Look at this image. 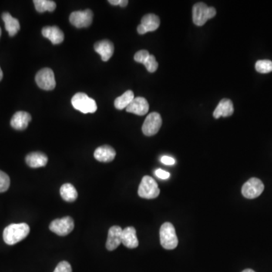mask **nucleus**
<instances>
[{
    "label": "nucleus",
    "instance_id": "6",
    "mask_svg": "<svg viewBox=\"0 0 272 272\" xmlns=\"http://www.w3.org/2000/svg\"><path fill=\"white\" fill-rule=\"evenodd\" d=\"M264 184L257 178H251L242 187V194L247 199H255L264 191Z\"/></svg>",
    "mask_w": 272,
    "mask_h": 272
},
{
    "label": "nucleus",
    "instance_id": "33",
    "mask_svg": "<svg viewBox=\"0 0 272 272\" xmlns=\"http://www.w3.org/2000/svg\"><path fill=\"white\" fill-rule=\"evenodd\" d=\"M216 15V8H213V7H209V8H208V18L211 19V18H214Z\"/></svg>",
    "mask_w": 272,
    "mask_h": 272
},
{
    "label": "nucleus",
    "instance_id": "7",
    "mask_svg": "<svg viewBox=\"0 0 272 272\" xmlns=\"http://www.w3.org/2000/svg\"><path fill=\"white\" fill-rule=\"evenodd\" d=\"M74 229V219L70 216L55 219L51 222L49 229L59 236L68 235Z\"/></svg>",
    "mask_w": 272,
    "mask_h": 272
},
{
    "label": "nucleus",
    "instance_id": "11",
    "mask_svg": "<svg viewBox=\"0 0 272 272\" xmlns=\"http://www.w3.org/2000/svg\"><path fill=\"white\" fill-rule=\"evenodd\" d=\"M208 8L209 7L203 2H198L194 5L193 10H192V13H193L192 16H193L194 23L196 24V26H203L209 20Z\"/></svg>",
    "mask_w": 272,
    "mask_h": 272
},
{
    "label": "nucleus",
    "instance_id": "23",
    "mask_svg": "<svg viewBox=\"0 0 272 272\" xmlns=\"http://www.w3.org/2000/svg\"><path fill=\"white\" fill-rule=\"evenodd\" d=\"M134 93L132 90H128L115 99V106L117 109L122 110L127 108L134 100Z\"/></svg>",
    "mask_w": 272,
    "mask_h": 272
},
{
    "label": "nucleus",
    "instance_id": "18",
    "mask_svg": "<svg viewBox=\"0 0 272 272\" xmlns=\"http://www.w3.org/2000/svg\"><path fill=\"white\" fill-rule=\"evenodd\" d=\"M233 113V105L232 101L227 98H224L220 101L216 110L213 112V117L216 119H219L221 117H228L232 116Z\"/></svg>",
    "mask_w": 272,
    "mask_h": 272
},
{
    "label": "nucleus",
    "instance_id": "15",
    "mask_svg": "<svg viewBox=\"0 0 272 272\" xmlns=\"http://www.w3.org/2000/svg\"><path fill=\"white\" fill-rule=\"evenodd\" d=\"M42 34L45 38L49 39L53 45H58L65 39L63 31L56 26L45 27L42 28Z\"/></svg>",
    "mask_w": 272,
    "mask_h": 272
},
{
    "label": "nucleus",
    "instance_id": "14",
    "mask_svg": "<svg viewBox=\"0 0 272 272\" xmlns=\"http://www.w3.org/2000/svg\"><path fill=\"white\" fill-rule=\"evenodd\" d=\"M31 121V115L25 111H18L11 119V127L16 130H24Z\"/></svg>",
    "mask_w": 272,
    "mask_h": 272
},
{
    "label": "nucleus",
    "instance_id": "28",
    "mask_svg": "<svg viewBox=\"0 0 272 272\" xmlns=\"http://www.w3.org/2000/svg\"><path fill=\"white\" fill-rule=\"evenodd\" d=\"M150 53L147 50H141L135 53L134 59L138 63L145 64V61L150 57Z\"/></svg>",
    "mask_w": 272,
    "mask_h": 272
},
{
    "label": "nucleus",
    "instance_id": "1",
    "mask_svg": "<svg viewBox=\"0 0 272 272\" xmlns=\"http://www.w3.org/2000/svg\"><path fill=\"white\" fill-rule=\"evenodd\" d=\"M29 226L26 223L11 224L3 232V240L8 245H14L26 238L29 234Z\"/></svg>",
    "mask_w": 272,
    "mask_h": 272
},
{
    "label": "nucleus",
    "instance_id": "34",
    "mask_svg": "<svg viewBox=\"0 0 272 272\" xmlns=\"http://www.w3.org/2000/svg\"><path fill=\"white\" fill-rule=\"evenodd\" d=\"M137 31L139 34H145L147 33L146 30L142 26V24H139V26H138Z\"/></svg>",
    "mask_w": 272,
    "mask_h": 272
},
{
    "label": "nucleus",
    "instance_id": "17",
    "mask_svg": "<svg viewBox=\"0 0 272 272\" xmlns=\"http://www.w3.org/2000/svg\"><path fill=\"white\" fill-rule=\"evenodd\" d=\"M122 243L129 249L136 248L139 246V240L135 228L127 227L122 229Z\"/></svg>",
    "mask_w": 272,
    "mask_h": 272
},
{
    "label": "nucleus",
    "instance_id": "13",
    "mask_svg": "<svg viewBox=\"0 0 272 272\" xmlns=\"http://www.w3.org/2000/svg\"><path fill=\"white\" fill-rule=\"evenodd\" d=\"M129 113L135 114L139 116H144L149 111V104L145 98L137 97L134 98L130 105L126 108Z\"/></svg>",
    "mask_w": 272,
    "mask_h": 272
},
{
    "label": "nucleus",
    "instance_id": "5",
    "mask_svg": "<svg viewBox=\"0 0 272 272\" xmlns=\"http://www.w3.org/2000/svg\"><path fill=\"white\" fill-rule=\"evenodd\" d=\"M36 82L40 89L44 90H52L56 86L55 74L50 68H43L37 73Z\"/></svg>",
    "mask_w": 272,
    "mask_h": 272
},
{
    "label": "nucleus",
    "instance_id": "9",
    "mask_svg": "<svg viewBox=\"0 0 272 272\" xmlns=\"http://www.w3.org/2000/svg\"><path fill=\"white\" fill-rule=\"evenodd\" d=\"M161 126V116L156 112H153L145 119L142 126V132L146 136H153L159 132Z\"/></svg>",
    "mask_w": 272,
    "mask_h": 272
},
{
    "label": "nucleus",
    "instance_id": "36",
    "mask_svg": "<svg viewBox=\"0 0 272 272\" xmlns=\"http://www.w3.org/2000/svg\"><path fill=\"white\" fill-rule=\"evenodd\" d=\"M254 272V271L252 270V269H245V270H243V272Z\"/></svg>",
    "mask_w": 272,
    "mask_h": 272
},
{
    "label": "nucleus",
    "instance_id": "19",
    "mask_svg": "<svg viewBox=\"0 0 272 272\" xmlns=\"http://www.w3.org/2000/svg\"><path fill=\"white\" fill-rule=\"evenodd\" d=\"M25 160L30 167H43L48 163V156L42 152H33L27 155Z\"/></svg>",
    "mask_w": 272,
    "mask_h": 272
},
{
    "label": "nucleus",
    "instance_id": "2",
    "mask_svg": "<svg viewBox=\"0 0 272 272\" xmlns=\"http://www.w3.org/2000/svg\"><path fill=\"white\" fill-rule=\"evenodd\" d=\"M160 243L166 250L176 248L179 243L174 226L170 222H165L159 229Z\"/></svg>",
    "mask_w": 272,
    "mask_h": 272
},
{
    "label": "nucleus",
    "instance_id": "20",
    "mask_svg": "<svg viewBox=\"0 0 272 272\" xmlns=\"http://www.w3.org/2000/svg\"><path fill=\"white\" fill-rule=\"evenodd\" d=\"M2 18L5 23V30L8 31L10 37L16 35L21 28L18 20L13 18L8 12H4L2 14Z\"/></svg>",
    "mask_w": 272,
    "mask_h": 272
},
{
    "label": "nucleus",
    "instance_id": "21",
    "mask_svg": "<svg viewBox=\"0 0 272 272\" xmlns=\"http://www.w3.org/2000/svg\"><path fill=\"white\" fill-rule=\"evenodd\" d=\"M60 194L64 200L72 203L78 199V193L74 185L70 183L64 184L60 189Z\"/></svg>",
    "mask_w": 272,
    "mask_h": 272
},
{
    "label": "nucleus",
    "instance_id": "32",
    "mask_svg": "<svg viewBox=\"0 0 272 272\" xmlns=\"http://www.w3.org/2000/svg\"><path fill=\"white\" fill-rule=\"evenodd\" d=\"M108 2L111 3V5H119V6L124 8L129 3V1H127V0H109Z\"/></svg>",
    "mask_w": 272,
    "mask_h": 272
},
{
    "label": "nucleus",
    "instance_id": "27",
    "mask_svg": "<svg viewBox=\"0 0 272 272\" xmlns=\"http://www.w3.org/2000/svg\"><path fill=\"white\" fill-rule=\"evenodd\" d=\"M145 68L148 70V72L154 73L157 70L158 68V63L157 61H156V58L154 55H151L150 57L148 58L145 63L144 64Z\"/></svg>",
    "mask_w": 272,
    "mask_h": 272
},
{
    "label": "nucleus",
    "instance_id": "29",
    "mask_svg": "<svg viewBox=\"0 0 272 272\" xmlns=\"http://www.w3.org/2000/svg\"><path fill=\"white\" fill-rule=\"evenodd\" d=\"M54 272H72V268L68 262H61L55 268Z\"/></svg>",
    "mask_w": 272,
    "mask_h": 272
},
{
    "label": "nucleus",
    "instance_id": "24",
    "mask_svg": "<svg viewBox=\"0 0 272 272\" xmlns=\"http://www.w3.org/2000/svg\"><path fill=\"white\" fill-rule=\"evenodd\" d=\"M34 3L36 10L39 13L47 11L52 12L56 8V3L51 0H34Z\"/></svg>",
    "mask_w": 272,
    "mask_h": 272
},
{
    "label": "nucleus",
    "instance_id": "22",
    "mask_svg": "<svg viewBox=\"0 0 272 272\" xmlns=\"http://www.w3.org/2000/svg\"><path fill=\"white\" fill-rule=\"evenodd\" d=\"M141 24L145 28L147 33L152 32L158 29L160 24V21L159 17L156 15L154 14H148L142 18Z\"/></svg>",
    "mask_w": 272,
    "mask_h": 272
},
{
    "label": "nucleus",
    "instance_id": "10",
    "mask_svg": "<svg viewBox=\"0 0 272 272\" xmlns=\"http://www.w3.org/2000/svg\"><path fill=\"white\" fill-rule=\"evenodd\" d=\"M122 229L119 226H112L108 231V240L106 242V248L109 251L116 250L122 243Z\"/></svg>",
    "mask_w": 272,
    "mask_h": 272
},
{
    "label": "nucleus",
    "instance_id": "3",
    "mask_svg": "<svg viewBox=\"0 0 272 272\" xmlns=\"http://www.w3.org/2000/svg\"><path fill=\"white\" fill-rule=\"evenodd\" d=\"M73 107L83 114H93L97 111V104L93 98L83 92H78L71 99Z\"/></svg>",
    "mask_w": 272,
    "mask_h": 272
},
{
    "label": "nucleus",
    "instance_id": "12",
    "mask_svg": "<svg viewBox=\"0 0 272 272\" xmlns=\"http://www.w3.org/2000/svg\"><path fill=\"white\" fill-rule=\"evenodd\" d=\"M95 52L99 54L104 61H108L111 59L115 52V45L111 41L108 39L98 41L94 45Z\"/></svg>",
    "mask_w": 272,
    "mask_h": 272
},
{
    "label": "nucleus",
    "instance_id": "4",
    "mask_svg": "<svg viewBox=\"0 0 272 272\" xmlns=\"http://www.w3.org/2000/svg\"><path fill=\"white\" fill-rule=\"evenodd\" d=\"M159 192L160 191L158 188L157 183L153 178L148 176L142 178L138 191V194L140 197L145 199H155L159 196Z\"/></svg>",
    "mask_w": 272,
    "mask_h": 272
},
{
    "label": "nucleus",
    "instance_id": "35",
    "mask_svg": "<svg viewBox=\"0 0 272 272\" xmlns=\"http://www.w3.org/2000/svg\"><path fill=\"white\" fill-rule=\"evenodd\" d=\"M2 78H3V73H2V69L0 68V81L2 80Z\"/></svg>",
    "mask_w": 272,
    "mask_h": 272
},
{
    "label": "nucleus",
    "instance_id": "8",
    "mask_svg": "<svg viewBox=\"0 0 272 272\" xmlns=\"http://www.w3.org/2000/svg\"><path fill=\"white\" fill-rule=\"evenodd\" d=\"M70 22L78 28H88L93 20V12L90 9L74 11L70 15Z\"/></svg>",
    "mask_w": 272,
    "mask_h": 272
},
{
    "label": "nucleus",
    "instance_id": "31",
    "mask_svg": "<svg viewBox=\"0 0 272 272\" xmlns=\"http://www.w3.org/2000/svg\"><path fill=\"white\" fill-rule=\"evenodd\" d=\"M160 161L163 164L167 165V166H172V165H174L176 163V160H175L174 158L169 156H162Z\"/></svg>",
    "mask_w": 272,
    "mask_h": 272
},
{
    "label": "nucleus",
    "instance_id": "26",
    "mask_svg": "<svg viewBox=\"0 0 272 272\" xmlns=\"http://www.w3.org/2000/svg\"><path fill=\"white\" fill-rule=\"evenodd\" d=\"M10 186V178L5 172L0 170V193L8 190Z\"/></svg>",
    "mask_w": 272,
    "mask_h": 272
},
{
    "label": "nucleus",
    "instance_id": "25",
    "mask_svg": "<svg viewBox=\"0 0 272 272\" xmlns=\"http://www.w3.org/2000/svg\"><path fill=\"white\" fill-rule=\"evenodd\" d=\"M256 71L261 74L272 72V61L270 60H259L255 65Z\"/></svg>",
    "mask_w": 272,
    "mask_h": 272
},
{
    "label": "nucleus",
    "instance_id": "16",
    "mask_svg": "<svg viewBox=\"0 0 272 272\" xmlns=\"http://www.w3.org/2000/svg\"><path fill=\"white\" fill-rule=\"evenodd\" d=\"M95 159L99 162L108 163L115 159L116 156V152L112 147L110 145H103L96 148L94 153Z\"/></svg>",
    "mask_w": 272,
    "mask_h": 272
},
{
    "label": "nucleus",
    "instance_id": "30",
    "mask_svg": "<svg viewBox=\"0 0 272 272\" xmlns=\"http://www.w3.org/2000/svg\"><path fill=\"white\" fill-rule=\"evenodd\" d=\"M155 175H156V177L160 179H163V180H166V179H168L170 177V173L169 172H166V171L161 169H156L155 171Z\"/></svg>",
    "mask_w": 272,
    "mask_h": 272
},
{
    "label": "nucleus",
    "instance_id": "37",
    "mask_svg": "<svg viewBox=\"0 0 272 272\" xmlns=\"http://www.w3.org/2000/svg\"><path fill=\"white\" fill-rule=\"evenodd\" d=\"M1 34H2V30H1V28H0V37H1Z\"/></svg>",
    "mask_w": 272,
    "mask_h": 272
}]
</instances>
